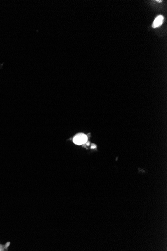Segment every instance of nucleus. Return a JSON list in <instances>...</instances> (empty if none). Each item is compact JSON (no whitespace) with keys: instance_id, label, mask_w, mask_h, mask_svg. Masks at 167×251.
<instances>
[{"instance_id":"obj_3","label":"nucleus","mask_w":167,"mask_h":251,"mask_svg":"<svg viewBox=\"0 0 167 251\" xmlns=\"http://www.w3.org/2000/svg\"><path fill=\"white\" fill-rule=\"evenodd\" d=\"M1 247H1V245H0V251H3V250H4V249H3V248H2Z\"/></svg>"},{"instance_id":"obj_1","label":"nucleus","mask_w":167,"mask_h":251,"mask_svg":"<svg viewBox=\"0 0 167 251\" xmlns=\"http://www.w3.org/2000/svg\"><path fill=\"white\" fill-rule=\"evenodd\" d=\"M88 140V137L83 133H79L76 135L73 139L75 144L77 145H82L86 143Z\"/></svg>"},{"instance_id":"obj_4","label":"nucleus","mask_w":167,"mask_h":251,"mask_svg":"<svg viewBox=\"0 0 167 251\" xmlns=\"http://www.w3.org/2000/svg\"><path fill=\"white\" fill-rule=\"evenodd\" d=\"M158 1V2H159V3H160V2H162V1Z\"/></svg>"},{"instance_id":"obj_2","label":"nucleus","mask_w":167,"mask_h":251,"mask_svg":"<svg viewBox=\"0 0 167 251\" xmlns=\"http://www.w3.org/2000/svg\"><path fill=\"white\" fill-rule=\"evenodd\" d=\"M164 19V17L161 15L157 17L154 21V22L152 25V27L154 28H156L160 26L163 24Z\"/></svg>"}]
</instances>
